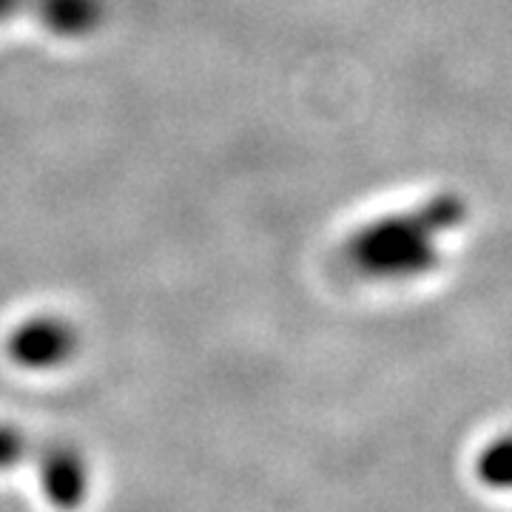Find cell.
I'll use <instances>...</instances> for the list:
<instances>
[{
	"mask_svg": "<svg viewBox=\"0 0 512 512\" xmlns=\"http://www.w3.org/2000/svg\"><path fill=\"white\" fill-rule=\"evenodd\" d=\"M476 478L493 493L512 495V430L495 433L476 453Z\"/></svg>",
	"mask_w": 512,
	"mask_h": 512,
	"instance_id": "5b68a950",
	"label": "cell"
},
{
	"mask_svg": "<svg viewBox=\"0 0 512 512\" xmlns=\"http://www.w3.org/2000/svg\"><path fill=\"white\" fill-rule=\"evenodd\" d=\"M464 220L456 197H439L362 225L342 245V262L365 282H407L439 265V242Z\"/></svg>",
	"mask_w": 512,
	"mask_h": 512,
	"instance_id": "6da1fadb",
	"label": "cell"
},
{
	"mask_svg": "<svg viewBox=\"0 0 512 512\" xmlns=\"http://www.w3.org/2000/svg\"><path fill=\"white\" fill-rule=\"evenodd\" d=\"M37 484L43 498L60 512H74L92 493V461L74 439H46L37 444Z\"/></svg>",
	"mask_w": 512,
	"mask_h": 512,
	"instance_id": "7a4b0ae2",
	"label": "cell"
},
{
	"mask_svg": "<svg viewBox=\"0 0 512 512\" xmlns=\"http://www.w3.org/2000/svg\"><path fill=\"white\" fill-rule=\"evenodd\" d=\"M35 450L37 441L23 427L0 419V473H9L20 464H26V461L32 464Z\"/></svg>",
	"mask_w": 512,
	"mask_h": 512,
	"instance_id": "8992f818",
	"label": "cell"
},
{
	"mask_svg": "<svg viewBox=\"0 0 512 512\" xmlns=\"http://www.w3.org/2000/svg\"><path fill=\"white\" fill-rule=\"evenodd\" d=\"M80 348V336L69 319L46 313L20 322L6 339L9 359L23 370H55L72 362Z\"/></svg>",
	"mask_w": 512,
	"mask_h": 512,
	"instance_id": "3957f363",
	"label": "cell"
},
{
	"mask_svg": "<svg viewBox=\"0 0 512 512\" xmlns=\"http://www.w3.org/2000/svg\"><path fill=\"white\" fill-rule=\"evenodd\" d=\"M18 15L57 37H86L106 18V0H0V23Z\"/></svg>",
	"mask_w": 512,
	"mask_h": 512,
	"instance_id": "277c9868",
	"label": "cell"
}]
</instances>
